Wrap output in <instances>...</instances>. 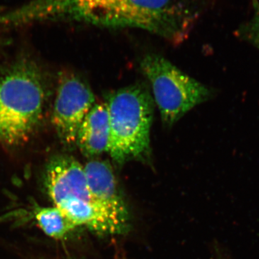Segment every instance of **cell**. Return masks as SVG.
<instances>
[{
    "instance_id": "cell-1",
    "label": "cell",
    "mask_w": 259,
    "mask_h": 259,
    "mask_svg": "<svg viewBox=\"0 0 259 259\" xmlns=\"http://www.w3.org/2000/svg\"><path fill=\"white\" fill-rule=\"evenodd\" d=\"M39 11L46 20L131 27L172 40L185 37L194 18L189 0H40Z\"/></svg>"
},
{
    "instance_id": "cell-2",
    "label": "cell",
    "mask_w": 259,
    "mask_h": 259,
    "mask_svg": "<svg viewBox=\"0 0 259 259\" xmlns=\"http://www.w3.org/2000/svg\"><path fill=\"white\" fill-rule=\"evenodd\" d=\"M45 93L35 65L20 63L0 77V144L18 146L29 141L42 120Z\"/></svg>"
},
{
    "instance_id": "cell-3",
    "label": "cell",
    "mask_w": 259,
    "mask_h": 259,
    "mask_svg": "<svg viewBox=\"0 0 259 259\" xmlns=\"http://www.w3.org/2000/svg\"><path fill=\"white\" fill-rule=\"evenodd\" d=\"M106 104L110 117L107 152L112 161L122 165L149 158L153 100L147 89L141 84L119 89L107 96Z\"/></svg>"
},
{
    "instance_id": "cell-4",
    "label": "cell",
    "mask_w": 259,
    "mask_h": 259,
    "mask_svg": "<svg viewBox=\"0 0 259 259\" xmlns=\"http://www.w3.org/2000/svg\"><path fill=\"white\" fill-rule=\"evenodd\" d=\"M45 185L54 206L76 226L104 234L120 233L90 192L83 166L68 155H57L47 163Z\"/></svg>"
},
{
    "instance_id": "cell-5",
    "label": "cell",
    "mask_w": 259,
    "mask_h": 259,
    "mask_svg": "<svg viewBox=\"0 0 259 259\" xmlns=\"http://www.w3.org/2000/svg\"><path fill=\"white\" fill-rule=\"evenodd\" d=\"M140 66L151 84L153 100L167 127L209 98L208 89L161 56H145Z\"/></svg>"
},
{
    "instance_id": "cell-6",
    "label": "cell",
    "mask_w": 259,
    "mask_h": 259,
    "mask_svg": "<svg viewBox=\"0 0 259 259\" xmlns=\"http://www.w3.org/2000/svg\"><path fill=\"white\" fill-rule=\"evenodd\" d=\"M95 103L93 90L84 80L74 73L63 72L60 75L52 124L64 146H76L80 126Z\"/></svg>"
},
{
    "instance_id": "cell-7",
    "label": "cell",
    "mask_w": 259,
    "mask_h": 259,
    "mask_svg": "<svg viewBox=\"0 0 259 259\" xmlns=\"http://www.w3.org/2000/svg\"><path fill=\"white\" fill-rule=\"evenodd\" d=\"M83 168L94 199L120 233H122L127 226L128 216L110 163L102 160L92 159L83 166Z\"/></svg>"
},
{
    "instance_id": "cell-8",
    "label": "cell",
    "mask_w": 259,
    "mask_h": 259,
    "mask_svg": "<svg viewBox=\"0 0 259 259\" xmlns=\"http://www.w3.org/2000/svg\"><path fill=\"white\" fill-rule=\"evenodd\" d=\"M110 117L105 103H95L80 126L76 146L83 156L95 158L108 151Z\"/></svg>"
},
{
    "instance_id": "cell-9",
    "label": "cell",
    "mask_w": 259,
    "mask_h": 259,
    "mask_svg": "<svg viewBox=\"0 0 259 259\" xmlns=\"http://www.w3.org/2000/svg\"><path fill=\"white\" fill-rule=\"evenodd\" d=\"M38 226L47 236L60 240L77 228L60 209L53 207H42L35 212Z\"/></svg>"
},
{
    "instance_id": "cell-10",
    "label": "cell",
    "mask_w": 259,
    "mask_h": 259,
    "mask_svg": "<svg viewBox=\"0 0 259 259\" xmlns=\"http://www.w3.org/2000/svg\"><path fill=\"white\" fill-rule=\"evenodd\" d=\"M253 18L243 29V36L248 41L251 42L254 47L259 49V1L253 0Z\"/></svg>"
},
{
    "instance_id": "cell-11",
    "label": "cell",
    "mask_w": 259,
    "mask_h": 259,
    "mask_svg": "<svg viewBox=\"0 0 259 259\" xmlns=\"http://www.w3.org/2000/svg\"><path fill=\"white\" fill-rule=\"evenodd\" d=\"M220 259H231V258H230V257L228 256V255H223V256H221V258H220Z\"/></svg>"
}]
</instances>
